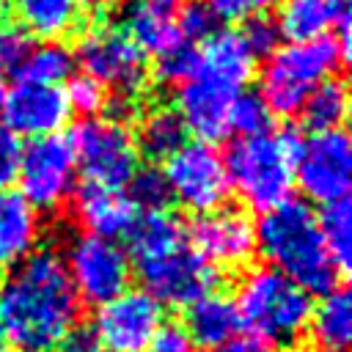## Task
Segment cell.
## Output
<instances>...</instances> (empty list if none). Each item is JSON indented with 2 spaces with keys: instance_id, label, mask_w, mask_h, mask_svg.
I'll return each mask as SVG.
<instances>
[{
  "instance_id": "6da1fadb",
  "label": "cell",
  "mask_w": 352,
  "mask_h": 352,
  "mask_svg": "<svg viewBox=\"0 0 352 352\" xmlns=\"http://www.w3.org/2000/svg\"><path fill=\"white\" fill-rule=\"evenodd\" d=\"M77 319L80 300L55 250H33L0 280V327L19 352H52Z\"/></svg>"
},
{
  "instance_id": "7a4b0ae2",
  "label": "cell",
  "mask_w": 352,
  "mask_h": 352,
  "mask_svg": "<svg viewBox=\"0 0 352 352\" xmlns=\"http://www.w3.org/2000/svg\"><path fill=\"white\" fill-rule=\"evenodd\" d=\"M253 69L256 55L239 30H214L201 41L190 74L176 85V113L187 132L206 143L226 138L231 104L245 91Z\"/></svg>"
},
{
  "instance_id": "3957f363",
  "label": "cell",
  "mask_w": 352,
  "mask_h": 352,
  "mask_svg": "<svg viewBox=\"0 0 352 352\" xmlns=\"http://www.w3.org/2000/svg\"><path fill=\"white\" fill-rule=\"evenodd\" d=\"M256 253L311 294L336 289L341 275L322 242L316 214L305 201L286 198L261 212L256 223Z\"/></svg>"
},
{
  "instance_id": "277c9868",
  "label": "cell",
  "mask_w": 352,
  "mask_h": 352,
  "mask_svg": "<svg viewBox=\"0 0 352 352\" xmlns=\"http://www.w3.org/2000/svg\"><path fill=\"white\" fill-rule=\"evenodd\" d=\"M234 305L248 336L270 346H294L308 333L314 294L267 264L242 275Z\"/></svg>"
},
{
  "instance_id": "5b68a950",
  "label": "cell",
  "mask_w": 352,
  "mask_h": 352,
  "mask_svg": "<svg viewBox=\"0 0 352 352\" xmlns=\"http://www.w3.org/2000/svg\"><path fill=\"white\" fill-rule=\"evenodd\" d=\"M300 140L302 138L294 129L239 138L223 157L231 190L258 212L292 198Z\"/></svg>"
},
{
  "instance_id": "8992f818",
  "label": "cell",
  "mask_w": 352,
  "mask_h": 352,
  "mask_svg": "<svg viewBox=\"0 0 352 352\" xmlns=\"http://www.w3.org/2000/svg\"><path fill=\"white\" fill-rule=\"evenodd\" d=\"M349 47L336 36L275 47L258 72V96L275 116H297L308 94L341 66Z\"/></svg>"
},
{
  "instance_id": "52a82bcc",
  "label": "cell",
  "mask_w": 352,
  "mask_h": 352,
  "mask_svg": "<svg viewBox=\"0 0 352 352\" xmlns=\"http://www.w3.org/2000/svg\"><path fill=\"white\" fill-rule=\"evenodd\" d=\"M77 173L91 184L121 190L140 168V151L126 124L113 118H82L69 135Z\"/></svg>"
},
{
  "instance_id": "ba28073f",
  "label": "cell",
  "mask_w": 352,
  "mask_h": 352,
  "mask_svg": "<svg viewBox=\"0 0 352 352\" xmlns=\"http://www.w3.org/2000/svg\"><path fill=\"white\" fill-rule=\"evenodd\" d=\"M63 267L77 300L96 308L129 289L132 280V261L126 250L116 239L85 231L69 239Z\"/></svg>"
},
{
  "instance_id": "9c48e42d",
  "label": "cell",
  "mask_w": 352,
  "mask_h": 352,
  "mask_svg": "<svg viewBox=\"0 0 352 352\" xmlns=\"http://www.w3.org/2000/svg\"><path fill=\"white\" fill-rule=\"evenodd\" d=\"M162 173H165L170 198L195 214L223 206L231 192L226 160L206 140H187L182 148H176L165 160Z\"/></svg>"
},
{
  "instance_id": "30bf717a",
  "label": "cell",
  "mask_w": 352,
  "mask_h": 352,
  "mask_svg": "<svg viewBox=\"0 0 352 352\" xmlns=\"http://www.w3.org/2000/svg\"><path fill=\"white\" fill-rule=\"evenodd\" d=\"M16 182L19 192L36 212H52L63 206L72 198L77 182V162L69 138L60 132L30 138L28 146H22Z\"/></svg>"
},
{
  "instance_id": "8fae6325",
  "label": "cell",
  "mask_w": 352,
  "mask_h": 352,
  "mask_svg": "<svg viewBox=\"0 0 352 352\" xmlns=\"http://www.w3.org/2000/svg\"><path fill=\"white\" fill-rule=\"evenodd\" d=\"M74 63L82 66L88 77L113 88L116 96H138L146 85V52L121 28H94L88 30L74 52Z\"/></svg>"
},
{
  "instance_id": "7c38bea8",
  "label": "cell",
  "mask_w": 352,
  "mask_h": 352,
  "mask_svg": "<svg viewBox=\"0 0 352 352\" xmlns=\"http://www.w3.org/2000/svg\"><path fill=\"white\" fill-rule=\"evenodd\" d=\"M294 182L316 204L346 198L352 184V146L346 132L327 129L302 138L294 157Z\"/></svg>"
},
{
  "instance_id": "4fadbf2b",
  "label": "cell",
  "mask_w": 352,
  "mask_h": 352,
  "mask_svg": "<svg viewBox=\"0 0 352 352\" xmlns=\"http://www.w3.org/2000/svg\"><path fill=\"white\" fill-rule=\"evenodd\" d=\"M160 324L162 302L146 289H124L96 308L91 330L102 352H146Z\"/></svg>"
},
{
  "instance_id": "5bb4252c",
  "label": "cell",
  "mask_w": 352,
  "mask_h": 352,
  "mask_svg": "<svg viewBox=\"0 0 352 352\" xmlns=\"http://www.w3.org/2000/svg\"><path fill=\"white\" fill-rule=\"evenodd\" d=\"M187 242L209 267L239 270L256 253V223L242 209L217 206L192 220Z\"/></svg>"
},
{
  "instance_id": "9a60e30c",
  "label": "cell",
  "mask_w": 352,
  "mask_h": 352,
  "mask_svg": "<svg viewBox=\"0 0 352 352\" xmlns=\"http://www.w3.org/2000/svg\"><path fill=\"white\" fill-rule=\"evenodd\" d=\"M138 275L143 280V289L157 302H165V305H190L204 292L214 289V280H217L214 267H209L190 248V242L146 264H138Z\"/></svg>"
},
{
  "instance_id": "2e32d148",
  "label": "cell",
  "mask_w": 352,
  "mask_h": 352,
  "mask_svg": "<svg viewBox=\"0 0 352 352\" xmlns=\"http://www.w3.org/2000/svg\"><path fill=\"white\" fill-rule=\"evenodd\" d=\"M69 113L66 91L60 85L19 80L14 88H8L0 116L14 135L44 138L60 132V126L69 121Z\"/></svg>"
},
{
  "instance_id": "e0dca14e",
  "label": "cell",
  "mask_w": 352,
  "mask_h": 352,
  "mask_svg": "<svg viewBox=\"0 0 352 352\" xmlns=\"http://www.w3.org/2000/svg\"><path fill=\"white\" fill-rule=\"evenodd\" d=\"M121 22V30L154 58L184 41L179 33V0H126Z\"/></svg>"
},
{
  "instance_id": "ac0fdd59",
  "label": "cell",
  "mask_w": 352,
  "mask_h": 352,
  "mask_svg": "<svg viewBox=\"0 0 352 352\" xmlns=\"http://www.w3.org/2000/svg\"><path fill=\"white\" fill-rule=\"evenodd\" d=\"M19 25L44 41L74 33L88 16L107 8V0H11Z\"/></svg>"
},
{
  "instance_id": "d6986e66",
  "label": "cell",
  "mask_w": 352,
  "mask_h": 352,
  "mask_svg": "<svg viewBox=\"0 0 352 352\" xmlns=\"http://www.w3.org/2000/svg\"><path fill=\"white\" fill-rule=\"evenodd\" d=\"M74 214H77L80 226L85 228V234H96V236H104V239L124 236L129 231L132 220L138 217L132 201L121 190L91 184V182H85L77 190Z\"/></svg>"
},
{
  "instance_id": "ffe728a7",
  "label": "cell",
  "mask_w": 352,
  "mask_h": 352,
  "mask_svg": "<svg viewBox=\"0 0 352 352\" xmlns=\"http://www.w3.org/2000/svg\"><path fill=\"white\" fill-rule=\"evenodd\" d=\"M41 236L38 212L16 190H0V267L28 258Z\"/></svg>"
},
{
  "instance_id": "44dd1931",
  "label": "cell",
  "mask_w": 352,
  "mask_h": 352,
  "mask_svg": "<svg viewBox=\"0 0 352 352\" xmlns=\"http://www.w3.org/2000/svg\"><path fill=\"white\" fill-rule=\"evenodd\" d=\"M184 330H187L190 341L204 349H212V346L228 341L239 330V316H236L234 300L217 289L204 292L198 300H192L187 305Z\"/></svg>"
},
{
  "instance_id": "7402d4cb",
  "label": "cell",
  "mask_w": 352,
  "mask_h": 352,
  "mask_svg": "<svg viewBox=\"0 0 352 352\" xmlns=\"http://www.w3.org/2000/svg\"><path fill=\"white\" fill-rule=\"evenodd\" d=\"M126 239H129L126 256L138 267L184 245L187 231L176 214H170L168 209H157V212H143L140 217H135L126 231Z\"/></svg>"
},
{
  "instance_id": "603a6c76",
  "label": "cell",
  "mask_w": 352,
  "mask_h": 352,
  "mask_svg": "<svg viewBox=\"0 0 352 352\" xmlns=\"http://www.w3.org/2000/svg\"><path fill=\"white\" fill-rule=\"evenodd\" d=\"M344 19V6L333 0H280L275 28L289 41H311L327 36Z\"/></svg>"
},
{
  "instance_id": "cb8c5ba5",
  "label": "cell",
  "mask_w": 352,
  "mask_h": 352,
  "mask_svg": "<svg viewBox=\"0 0 352 352\" xmlns=\"http://www.w3.org/2000/svg\"><path fill=\"white\" fill-rule=\"evenodd\" d=\"M308 330L322 349H344L352 338V300L346 289H330L311 311Z\"/></svg>"
},
{
  "instance_id": "d4e9b609",
  "label": "cell",
  "mask_w": 352,
  "mask_h": 352,
  "mask_svg": "<svg viewBox=\"0 0 352 352\" xmlns=\"http://www.w3.org/2000/svg\"><path fill=\"white\" fill-rule=\"evenodd\" d=\"M135 143L138 151H143L148 160H168L187 143V126L176 107H151L140 116Z\"/></svg>"
},
{
  "instance_id": "484cf974",
  "label": "cell",
  "mask_w": 352,
  "mask_h": 352,
  "mask_svg": "<svg viewBox=\"0 0 352 352\" xmlns=\"http://www.w3.org/2000/svg\"><path fill=\"white\" fill-rule=\"evenodd\" d=\"M346 110H349V94H346V85L344 80L338 77H327L322 80L311 94L308 99L302 102L300 113H302V121L311 132H327V129H341L344 118H346Z\"/></svg>"
},
{
  "instance_id": "4316f807",
  "label": "cell",
  "mask_w": 352,
  "mask_h": 352,
  "mask_svg": "<svg viewBox=\"0 0 352 352\" xmlns=\"http://www.w3.org/2000/svg\"><path fill=\"white\" fill-rule=\"evenodd\" d=\"M316 223H319V234H322V242H324L330 258L344 272L349 264V253H352V206H349V201L338 198V201L324 204L322 214H316Z\"/></svg>"
},
{
  "instance_id": "83f0119b",
  "label": "cell",
  "mask_w": 352,
  "mask_h": 352,
  "mask_svg": "<svg viewBox=\"0 0 352 352\" xmlns=\"http://www.w3.org/2000/svg\"><path fill=\"white\" fill-rule=\"evenodd\" d=\"M74 52L66 50L58 41L33 44L28 60L19 69V80H36V82H52L60 85L74 74Z\"/></svg>"
},
{
  "instance_id": "f1b7e54d",
  "label": "cell",
  "mask_w": 352,
  "mask_h": 352,
  "mask_svg": "<svg viewBox=\"0 0 352 352\" xmlns=\"http://www.w3.org/2000/svg\"><path fill=\"white\" fill-rule=\"evenodd\" d=\"M270 124H272V113L258 94L242 91L234 99L228 113V132H239L242 138H250V135L270 132Z\"/></svg>"
},
{
  "instance_id": "f546056e",
  "label": "cell",
  "mask_w": 352,
  "mask_h": 352,
  "mask_svg": "<svg viewBox=\"0 0 352 352\" xmlns=\"http://www.w3.org/2000/svg\"><path fill=\"white\" fill-rule=\"evenodd\" d=\"M126 187H129L126 198L132 201L135 209H143V212L165 209L170 201V190L160 168H138L135 176L126 182Z\"/></svg>"
},
{
  "instance_id": "4dcf8cb0",
  "label": "cell",
  "mask_w": 352,
  "mask_h": 352,
  "mask_svg": "<svg viewBox=\"0 0 352 352\" xmlns=\"http://www.w3.org/2000/svg\"><path fill=\"white\" fill-rule=\"evenodd\" d=\"M195 52H198V47L190 44V41H179V44H173L170 50L160 52V55L154 58V60H157V63H154L157 80L176 88V85L190 74V69H192V63H195Z\"/></svg>"
},
{
  "instance_id": "1f68e13d",
  "label": "cell",
  "mask_w": 352,
  "mask_h": 352,
  "mask_svg": "<svg viewBox=\"0 0 352 352\" xmlns=\"http://www.w3.org/2000/svg\"><path fill=\"white\" fill-rule=\"evenodd\" d=\"M33 50V36L14 22H0V69L19 72Z\"/></svg>"
},
{
  "instance_id": "d6a6232c",
  "label": "cell",
  "mask_w": 352,
  "mask_h": 352,
  "mask_svg": "<svg viewBox=\"0 0 352 352\" xmlns=\"http://www.w3.org/2000/svg\"><path fill=\"white\" fill-rule=\"evenodd\" d=\"M66 102H69V110H77L85 118H91L107 107V94H104L102 82L82 74V77H72V82L66 88Z\"/></svg>"
},
{
  "instance_id": "836d02e7",
  "label": "cell",
  "mask_w": 352,
  "mask_h": 352,
  "mask_svg": "<svg viewBox=\"0 0 352 352\" xmlns=\"http://www.w3.org/2000/svg\"><path fill=\"white\" fill-rule=\"evenodd\" d=\"M217 19L212 16V11L206 8L204 0H190L184 6H179V33L184 41L190 44H201L206 41L217 28Z\"/></svg>"
},
{
  "instance_id": "e575fe53",
  "label": "cell",
  "mask_w": 352,
  "mask_h": 352,
  "mask_svg": "<svg viewBox=\"0 0 352 352\" xmlns=\"http://www.w3.org/2000/svg\"><path fill=\"white\" fill-rule=\"evenodd\" d=\"M214 19L223 22H248L253 16H264L278 0H204Z\"/></svg>"
},
{
  "instance_id": "d590c367",
  "label": "cell",
  "mask_w": 352,
  "mask_h": 352,
  "mask_svg": "<svg viewBox=\"0 0 352 352\" xmlns=\"http://www.w3.org/2000/svg\"><path fill=\"white\" fill-rule=\"evenodd\" d=\"M242 38L245 44L250 47V52L258 58V55H270L275 47H278V28H275V19H270L267 14L264 16H253L248 22H242Z\"/></svg>"
},
{
  "instance_id": "8d00e7d4",
  "label": "cell",
  "mask_w": 352,
  "mask_h": 352,
  "mask_svg": "<svg viewBox=\"0 0 352 352\" xmlns=\"http://www.w3.org/2000/svg\"><path fill=\"white\" fill-rule=\"evenodd\" d=\"M22 160V140L8 126H0V190H8L16 182Z\"/></svg>"
},
{
  "instance_id": "74e56055",
  "label": "cell",
  "mask_w": 352,
  "mask_h": 352,
  "mask_svg": "<svg viewBox=\"0 0 352 352\" xmlns=\"http://www.w3.org/2000/svg\"><path fill=\"white\" fill-rule=\"evenodd\" d=\"M192 349H195V344L190 341L184 324H179V322H168L165 324L162 322L146 352H192Z\"/></svg>"
},
{
  "instance_id": "f35d334b",
  "label": "cell",
  "mask_w": 352,
  "mask_h": 352,
  "mask_svg": "<svg viewBox=\"0 0 352 352\" xmlns=\"http://www.w3.org/2000/svg\"><path fill=\"white\" fill-rule=\"evenodd\" d=\"M55 349L58 352H102L91 327H74L72 333H66V338Z\"/></svg>"
},
{
  "instance_id": "ab89813d",
  "label": "cell",
  "mask_w": 352,
  "mask_h": 352,
  "mask_svg": "<svg viewBox=\"0 0 352 352\" xmlns=\"http://www.w3.org/2000/svg\"><path fill=\"white\" fill-rule=\"evenodd\" d=\"M209 352H275V346L264 344V341L256 338V336H231L228 341L212 346Z\"/></svg>"
},
{
  "instance_id": "60d3db41",
  "label": "cell",
  "mask_w": 352,
  "mask_h": 352,
  "mask_svg": "<svg viewBox=\"0 0 352 352\" xmlns=\"http://www.w3.org/2000/svg\"><path fill=\"white\" fill-rule=\"evenodd\" d=\"M6 94H8V82H6V72L0 69V113H3V104H6Z\"/></svg>"
},
{
  "instance_id": "b9f144b4",
  "label": "cell",
  "mask_w": 352,
  "mask_h": 352,
  "mask_svg": "<svg viewBox=\"0 0 352 352\" xmlns=\"http://www.w3.org/2000/svg\"><path fill=\"white\" fill-rule=\"evenodd\" d=\"M6 8H8V0H0V16L6 14Z\"/></svg>"
},
{
  "instance_id": "7bdbcfd3",
  "label": "cell",
  "mask_w": 352,
  "mask_h": 352,
  "mask_svg": "<svg viewBox=\"0 0 352 352\" xmlns=\"http://www.w3.org/2000/svg\"><path fill=\"white\" fill-rule=\"evenodd\" d=\"M3 344H6V333H3V327H0V352H3Z\"/></svg>"
},
{
  "instance_id": "ee69618b",
  "label": "cell",
  "mask_w": 352,
  "mask_h": 352,
  "mask_svg": "<svg viewBox=\"0 0 352 352\" xmlns=\"http://www.w3.org/2000/svg\"><path fill=\"white\" fill-rule=\"evenodd\" d=\"M302 352H338V349H302Z\"/></svg>"
},
{
  "instance_id": "f6af8a7d",
  "label": "cell",
  "mask_w": 352,
  "mask_h": 352,
  "mask_svg": "<svg viewBox=\"0 0 352 352\" xmlns=\"http://www.w3.org/2000/svg\"><path fill=\"white\" fill-rule=\"evenodd\" d=\"M333 3H338V6H344V3H346V0H333Z\"/></svg>"
}]
</instances>
